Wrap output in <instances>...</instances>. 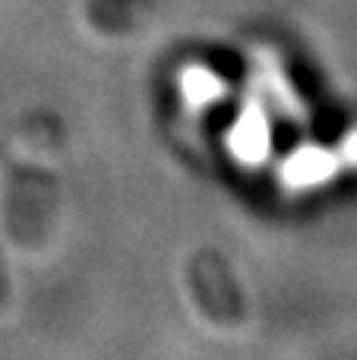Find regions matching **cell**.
Listing matches in <instances>:
<instances>
[{"label": "cell", "mask_w": 357, "mask_h": 360, "mask_svg": "<svg viewBox=\"0 0 357 360\" xmlns=\"http://www.w3.org/2000/svg\"><path fill=\"white\" fill-rule=\"evenodd\" d=\"M177 89H181V98L190 111H206V108L219 105L228 95V82L215 70H209L206 63H187V67H181Z\"/></svg>", "instance_id": "cell-4"}, {"label": "cell", "mask_w": 357, "mask_h": 360, "mask_svg": "<svg viewBox=\"0 0 357 360\" xmlns=\"http://www.w3.org/2000/svg\"><path fill=\"white\" fill-rule=\"evenodd\" d=\"M342 171L345 168H342V158L335 149L304 143L282 158V165H278V184L288 193H310V190H320V186L332 184Z\"/></svg>", "instance_id": "cell-3"}, {"label": "cell", "mask_w": 357, "mask_h": 360, "mask_svg": "<svg viewBox=\"0 0 357 360\" xmlns=\"http://www.w3.org/2000/svg\"><path fill=\"white\" fill-rule=\"evenodd\" d=\"M225 146L240 168H263L272 158V108L253 86L240 98L238 117L228 127Z\"/></svg>", "instance_id": "cell-1"}, {"label": "cell", "mask_w": 357, "mask_h": 360, "mask_svg": "<svg viewBox=\"0 0 357 360\" xmlns=\"http://www.w3.org/2000/svg\"><path fill=\"white\" fill-rule=\"evenodd\" d=\"M335 152H339V158H342V168H345V171H357V127H351V130L339 139Z\"/></svg>", "instance_id": "cell-5"}, {"label": "cell", "mask_w": 357, "mask_h": 360, "mask_svg": "<svg viewBox=\"0 0 357 360\" xmlns=\"http://www.w3.org/2000/svg\"><path fill=\"white\" fill-rule=\"evenodd\" d=\"M259 95L266 98V105L285 117L288 124L294 127H310V108L307 101L301 98V92L294 89L288 70H285L282 57L275 54L272 48H253L250 54V82Z\"/></svg>", "instance_id": "cell-2"}]
</instances>
